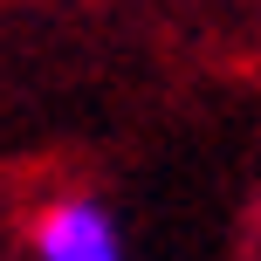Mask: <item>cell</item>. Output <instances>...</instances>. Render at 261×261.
Instances as JSON below:
<instances>
[{
	"mask_svg": "<svg viewBox=\"0 0 261 261\" xmlns=\"http://www.w3.org/2000/svg\"><path fill=\"white\" fill-rule=\"evenodd\" d=\"M28 254L35 261H130V234L103 193H62L35 213Z\"/></svg>",
	"mask_w": 261,
	"mask_h": 261,
	"instance_id": "6da1fadb",
	"label": "cell"
}]
</instances>
